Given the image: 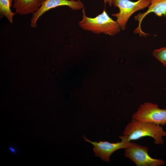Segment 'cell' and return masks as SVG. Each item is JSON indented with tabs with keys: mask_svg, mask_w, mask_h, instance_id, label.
<instances>
[{
	"mask_svg": "<svg viewBox=\"0 0 166 166\" xmlns=\"http://www.w3.org/2000/svg\"><path fill=\"white\" fill-rule=\"evenodd\" d=\"M166 136V132L160 125L132 118L125 127L123 135L119 138L129 142L149 136L154 139L155 144H162L164 143L163 137Z\"/></svg>",
	"mask_w": 166,
	"mask_h": 166,
	"instance_id": "1",
	"label": "cell"
},
{
	"mask_svg": "<svg viewBox=\"0 0 166 166\" xmlns=\"http://www.w3.org/2000/svg\"><path fill=\"white\" fill-rule=\"evenodd\" d=\"M82 19L79 22L80 27L84 30L90 31L97 34L101 33L114 36L121 31L119 25L116 21L110 17L105 10L95 18L86 16L85 10L82 9Z\"/></svg>",
	"mask_w": 166,
	"mask_h": 166,
	"instance_id": "2",
	"label": "cell"
},
{
	"mask_svg": "<svg viewBox=\"0 0 166 166\" xmlns=\"http://www.w3.org/2000/svg\"><path fill=\"white\" fill-rule=\"evenodd\" d=\"M151 0H138L133 2L130 0H113L112 6L119 9L118 13L112 15L117 18L116 21L121 30H124L131 16L139 10L148 7Z\"/></svg>",
	"mask_w": 166,
	"mask_h": 166,
	"instance_id": "3",
	"label": "cell"
},
{
	"mask_svg": "<svg viewBox=\"0 0 166 166\" xmlns=\"http://www.w3.org/2000/svg\"><path fill=\"white\" fill-rule=\"evenodd\" d=\"M124 149L125 157L129 159L137 166H160L165 163L163 160L150 157L147 147L134 142H129Z\"/></svg>",
	"mask_w": 166,
	"mask_h": 166,
	"instance_id": "4",
	"label": "cell"
},
{
	"mask_svg": "<svg viewBox=\"0 0 166 166\" xmlns=\"http://www.w3.org/2000/svg\"><path fill=\"white\" fill-rule=\"evenodd\" d=\"M132 118L139 121L164 125L166 124V109H160L158 105L151 102L140 105Z\"/></svg>",
	"mask_w": 166,
	"mask_h": 166,
	"instance_id": "5",
	"label": "cell"
},
{
	"mask_svg": "<svg viewBox=\"0 0 166 166\" xmlns=\"http://www.w3.org/2000/svg\"><path fill=\"white\" fill-rule=\"evenodd\" d=\"M82 137L85 141L91 143L93 146V148L95 156L99 157L103 160L108 163L110 161V157L112 153L119 149L125 148L129 142L123 139H121V142L116 143L100 140L97 142L90 141L83 135Z\"/></svg>",
	"mask_w": 166,
	"mask_h": 166,
	"instance_id": "6",
	"label": "cell"
},
{
	"mask_svg": "<svg viewBox=\"0 0 166 166\" xmlns=\"http://www.w3.org/2000/svg\"><path fill=\"white\" fill-rule=\"evenodd\" d=\"M65 6L69 7L74 10L83 9L84 6L81 2L77 0H45L39 9L32 13V17L31 20V26L33 28L37 27V21L45 12L52 9Z\"/></svg>",
	"mask_w": 166,
	"mask_h": 166,
	"instance_id": "7",
	"label": "cell"
},
{
	"mask_svg": "<svg viewBox=\"0 0 166 166\" xmlns=\"http://www.w3.org/2000/svg\"><path fill=\"white\" fill-rule=\"evenodd\" d=\"M152 12L159 17H166V0H151L148 10L144 13H138L134 17V19L138 23V26L133 31L135 34L144 37L149 35L142 31L141 24L144 18Z\"/></svg>",
	"mask_w": 166,
	"mask_h": 166,
	"instance_id": "8",
	"label": "cell"
},
{
	"mask_svg": "<svg viewBox=\"0 0 166 166\" xmlns=\"http://www.w3.org/2000/svg\"><path fill=\"white\" fill-rule=\"evenodd\" d=\"M16 14L26 15L33 13L41 6L45 0H13Z\"/></svg>",
	"mask_w": 166,
	"mask_h": 166,
	"instance_id": "9",
	"label": "cell"
},
{
	"mask_svg": "<svg viewBox=\"0 0 166 166\" xmlns=\"http://www.w3.org/2000/svg\"><path fill=\"white\" fill-rule=\"evenodd\" d=\"M12 1V0H0L1 17L4 16L11 23H12L13 17L16 14L12 12L10 9Z\"/></svg>",
	"mask_w": 166,
	"mask_h": 166,
	"instance_id": "10",
	"label": "cell"
},
{
	"mask_svg": "<svg viewBox=\"0 0 166 166\" xmlns=\"http://www.w3.org/2000/svg\"><path fill=\"white\" fill-rule=\"evenodd\" d=\"M152 54L158 61L166 67V46L154 49Z\"/></svg>",
	"mask_w": 166,
	"mask_h": 166,
	"instance_id": "11",
	"label": "cell"
},
{
	"mask_svg": "<svg viewBox=\"0 0 166 166\" xmlns=\"http://www.w3.org/2000/svg\"><path fill=\"white\" fill-rule=\"evenodd\" d=\"M113 0H104L105 4H108L110 6H112Z\"/></svg>",
	"mask_w": 166,
	"mask_h": 166,
	"instance_id": "12",
	"label": "cell"
},
{
	"mask_svg": "<svg viewBox=\"0 0 166 166\" xmlns=\"http://www.w3.org/2000/svg\"><path fill=\"white\" fill-rule=\"evenodd\" d=\"M9 148L11 152L13 153H16L17 152L16 149H15L14 147L11 146L10 147H9Z\"/></svg>",
	"mask_w": 166,
	"mask_h": 166,
	"instance_id": "13",
	"label": "cell"
},
{
	"mask_svg": "<svg viewBox=\"0 0 166 166\" xmlns=\"http://www.w3.org/2000/svg\"><path fill=\"white\" fill-rule=\"evenodd\" d=\"M77 1H80V0H76Z\"/></svg>",
	"mask_w": 166,
	"mask_h": 166,
	"instance_id": "14",
	"label": "cell"
}]
</instances>
